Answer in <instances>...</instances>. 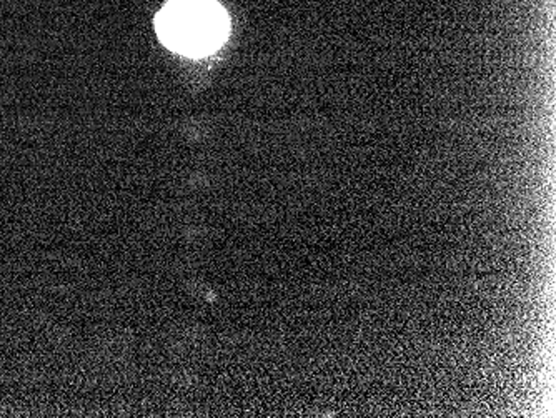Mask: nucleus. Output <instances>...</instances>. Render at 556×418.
Returning <instances> with one entry per match:
<instances>
[{
    "label": "nucleus",
    "instance_id": "obj_1",
    "mask_svg": "<svg viewBox=\"0 0 556 418\" xmlns=\"http://www.w3.org/2000/svg\"><path fill=\"white\" fill-rule=\"evenodd\" d=\"M155 27L163 45L198 57L222 45L229 17L215 0H170L155 19Z\"/></svg>",
    "mask_w": 556,
    "mask_h": 418
}]
</instances>
